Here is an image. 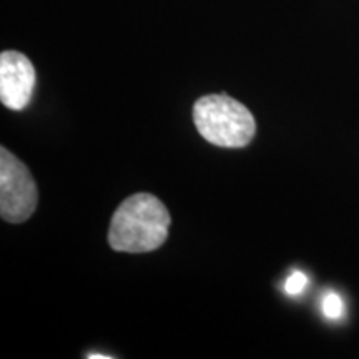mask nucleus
I'll use <instances>...</instances> for the list:
<instances>
[{
    "mask_svg": "<svg viewBox=\"0 0 359 359\" xmlns=\"http://www.w3.org/2000/svg\"><path fill=\"white\" fill-rule=\"evenodd\" d=\"M170 213L150 193H135L120 203L109 230L111 250L123 253H148L167 241Z\"/></svg>",
    "mask_w": 359,
    "mask_h": 359,
    "instance_id": "f257e3e1",
    "label": "nucleus"
},
{
    "mask_svg": "<svg viewBox=\"0 0 359 359\" xmlns=\"http://www.w3.org/2000/svg\"><path fill=\"white\" fill-rule=\"evenodd\" d=\"M193 122L206 142L223 148H243L257 133L253 114L223 93L198 98L193 107Z\"/></svg>",
    "mask_w": 359,
    "mask_h": 359,
    "instance_id": "f03ea898",
    "label": "nucleus"
},
{
    "mask_svg": "<svg viewBox=\"0 0 359 359\" xmlns=\"http://www.w3.org/2000/svg\"><path fill=\"white\" fill-rule=\"evenodd\" d=\"M39 193L25 163L0 148V215L8 223H24L37 208Z\"/></svg>",
    "mask_w": 359,
    "mask_h": 359,
    "instance_id": "7ed1b4c3",
    "label": "nucleus"
},
{
    "mask_svg": "<svg viewBox=\"0 0 359 359\" xmlns=\"http://www.w3.org/2000/svg\"><path fill=\"white\" fill-rule=\"evenodd\" d=\"M35 69L24 53L6 50L0 55V100L8 110L20 111L32 100Z\"/></svg>",
    "mask_w": 359,
    "mask_h": 359,
    "instance_id": "20e7f679",
    "label": "nucleus"
},
{
    "mask_svg": "<svg viewBox=\"0 0 359 359\" xmlns=\"http://www.w3.org/2000/svg\"><path fill=\"white\" fill-rule=\"evenodd\" d=\"M321 308L323 314H325L327 320H339L344 313L343 299H341V296L336 294L334 291H330V293L323 298Z\"/></svg>",
    "mask_w": 359,
    "mask_h": 359,
    "instance_id": "39448f33",
    "label": "nucleus"
},
{
    "mask_svg": "<svg viewBox=\"0 0 359 359\" xmlns=\"http://www.w3.org/2000/svg\"><path fill=\"white\" fill-rule=\"evenodd\" d=\"M308 276L303 271H293L285 281V291L290 296H299L306 290Z\"/></svg>",
    "mask_w": 359,
    "mask_h": 359,
    "instance_id": "423d86ee",
    "label": "nucleus"
},
{
    "mask_svg": "<svg viewBox=\"0 0 359 359\" xmlns=\"http://www.w3.org/2000/svg\"><path fill=\"white\" fill-rule=\"evenodd\" d=\"M90 359H105V358H111V356H103V354H88Z\"/></svg>",
    "mask_w": 359,
    "mask_h": 359,
    "instance_id": "0eeeda50",
    "label": "nucleus"
}]
</instances>
